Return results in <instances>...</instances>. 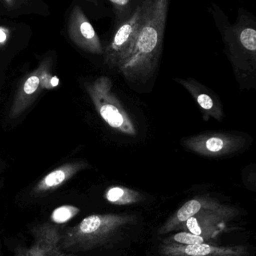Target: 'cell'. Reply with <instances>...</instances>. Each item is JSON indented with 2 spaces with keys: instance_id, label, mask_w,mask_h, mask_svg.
Wrapping results in <instances>:
<instances>
[{
  "instance_id": "cell-14",
  "label": "cell",
  "mask_w": 256,
  "mask_h": 256,
  "mask_svg": "<svg viewBox=\"0 0 256 256\" xmlns=\"http://www.w3.org/2000/svg\"><path fill=\"white\" fill-rule=\"evenodd\" d=\"M174 240L179 243L184 244L192 245L200 244H203L204 239L199 236L190 234V233L180 232L174 236Z\"/></svg>"
},
{
  "instance_id": "cell-9",
  "label": "cell",
  "mask_w": 256,
  "mask_h": 256,
  "mask_svg": "<svg viewBox=\"0 0 256 256\" xmlns=\"http://www.w3.org/2000/svg\"><path fill=\"white\" fill-rule=\"evenodd\" d=\"M233 33L236 36L239 44L248 52L255 56L256 52V31L255 24H251L250 20L241 18L235 26Z\"/></svg>"
},
{
  "instance_id": "cell-12",
  "label": "cell",
  "mask_w": 256,
  "mask_h": 256,
  "mask_svg": "<svg viewBox=\"0 0 256 256\" xmlns=\"http://www.w3.org/2000/svg\"><path fill=\"white\" fill-rule=\"evenodd\" d=\"M79 210L73 206H65L58 208L53 213L52 218L57 222H64L78 213Z\"/></svg>"
},
{
  "instance_id": "cell-15",
  "label": "cell",
  "mask_w": 256,
  "mask_h": 256,
  "mask_svg": "<svg viewBox=\"0 0 256 256\" xmlns=\"http://www.w3.org/2000/svg\"><path fill=\"white\" fill-rule=\"evenodd\" d=\"M196 98L197 102H198L199 106L202 108L204 110L207 112H212L214 109V102L213 99L208 96V94H204V93H201V94H197L195 96Z\"/></svg>"
},
{
  "instance_id": "cell-5",
  "label": "cell",
  "mask_w": 256,
  "mask_h": 256,
  "mask_svg": "<svg viewBox=\"0 0 256 256\" xmlns=\"http://www.w3.org/2000/svg\"><path fill=\"white\" fill-rule=\"evenodd\" d=\"M68 32L71 40L81 49L90 54H103L97 33L79 6H75L71 13Z\"/></svg>"
},
{
  "instance_id": "cell-17",
  "label": "cell",
  "mask_w": 256,
  "mask_h": 256,
  "mask_svg": "<svg viewBox=\"0 0 256 256\" xmlns=\"http://www.w3.org/2000/svg\"><path fill=\"white\" fill-rule=\"evenodd\" d=\"M186 224H187L188 228L192 234H195V236H200L201 234V230L198 226L196 218L192 216L186 220Z\"/></svg>"
},
{
  "instance_id": "cell-18",
  "label": "cell",
  "mask_w": 256,
  "mask_h": 256,
  "mask_svg": "<svg viewBox=\"0 0 256 256\" xmlns=\"http://www.w3.org/2000/svg\"><path fill=\"white\" fill-rule=\"evenodd\" d=\"M9 32L8 28L0 26V46L4 45L9 39Z\"/></svg>"
},
{
  "instance_id": "cell-1",
  "label": "cell",
  "mask_w": 256,
  "mask_h": 256,
  "mask_svg": "<svg viewBox=\"0 0 256 256\" xmlns=\"http://www.w3.org/2000/svg\"><path fill=\"white\" fill-rule=\"evenodd\" d=\"M142 1V19L133 46L117 66L127 78L144 76L153 72L163 42L169 0Z\"/></svg>"
},
{
  "instance_id": "cell-7",
  "label": "cell",
  "mask_w": 256,
  "mask_h": 256,
  "mask_svg": "<svg viewBox=\"0 0 256 256\" xmlns=\"http://www.w3.org/2000/svg\"><path fill=\"white\" fill-rule=\"evenodd\" d=\"M44 68V61L37 69L29 74L18 88L9 112L11 118H15L23 114L37 98L43 90L41 86V74Z\"/></svg>"
},
{
  "instance_id": "cell-3",
  "label": "cell",
  "mask_w": 256,
  "mask_h": 256,
  "mask_svg": "<svg viewBox=\"0 0 256 256\" xmlns=\"http://www.w3.org/2000/svg\"><path fill=\"white\" fill-rule=\"evenodd\" d=\"M143 15V1L138 0L133 12L119 24L114 37L104 50L105 62L111 67H117L129 55Z\"/></svg>"
},
{
  "instance_id": "cell-16",
  "label": "cell",
  "mask_w": 256,
  "mask_h": 256,
  "mask_svg": "<svg viewBox=\"0 0 256 256\" xmlns=\"http://www.w3.org/2000/svg\"><path fill=\"white\" fill-rule=\"evenodd\" d=\"M115 8L117 12H120V15H122L123 12H126L129 8L131 0H109Z\"/></svg>"
},
{
  "instance_id": "cell-6",
  "label": "cell",
  "mask_w": 256,
  "mask_h": 256,
  "mask_svg": "<svg viewBox=\"0 0 256 256\" xmlns=\"http://www.w3.org/2000/svg\"><path fill=\"white\" fill-rule=\"evenodd\" d=\"M60 228L53 224H44L32 230L33 240L30 246H20L14 256H48L60 250Z\"/></svg>"
},
{
  "instance_id": "cell-13",
  "label": "cell",
  "mask_w": 256,
  "mask_h": 256,
  "mask_svg": "<svg viewBox=\"0 0 256 256\" xmlns=\"http://www.w3.org/2000/svg\"><path fill=\"white\" fill-rule=\"evenodd\" d=\"M185 252L190 256H206L211 252V248L204 244L188 245L185 249Z\"/></svg>"
},
{
  "instance_id": "cell-8",
  "label": "cell",
  "mask_w": 256,
  "mask_h": 256,
  "mask_svg": "<svg viewBox=\"0 0 256 256\" xmlns=\"http://www.w3.org/2000/svg\"><path fill=\"white\" fill-rule=\"evenodd\" d=\"M87 166V164L82 161L64 164L46 174L35 186L33 192L39 195L55 190L70 180L78 172L84 170Z\"/></svg>"
},
{
  "instance_id": "cell-20",
  "label": "cell",
  "mask_w": 256,
  "mask_h": 256,
  "mask_svg": "<svg viewBox=\"0 0 256 256\" xmlns=\"http://www.w3.org/2000/svg\"><path fill=\"white\" fill-rule=\"evenodd\" d=\"M4 2L9 6H13L15 4V0H4Z\"/></svg>"
},
{
  "instance_id": "cell-4",
  "label": "cell",
  "mask_w": 256,
  "mask_h": 256,
  "mask_svg": "<svg viewBox=\"0 0 256 256\" xmlns=\"http://www.w3.org/2000/svg\"><path fill=\"white\" fill-rule=\"evenodd\" d=\"M186 146L195 153L204 156H219L238 150L243 138L225 134H208L186 140Z\"/></svg>"
},
{
  "instance_id": "cell-21",
  "label": "cell",
  "mask_w": 256,
  "mask_h": 256,
  "mask_svg": "<svg viewBox=\"0 0 256 256\" xmlns=\"http://www.w3.org/2000/svg\"></svg>"
},
{
  "instance_id": "cell-11",
  "label": "cell",
  "mask_w": 256,
  "mask_h": 256,
  "mask_svg": "<svg viewBox=\"0 0 256 256\" xmlns=\"http://www.w3.org/2000/svg\"><path fill=\"white\" fill-rule=\"evenodd\" d=\"M132 192L130 190L120 186H114L110 188L106 194V198L111 202H119L121 201H128L132 196Z\"/></svg>"
},
{
  "instance_id": "cell-10",
  "label": "cell",
  "mask_w": 256,
  "mask_h": 256,
  "mask_svg": "<svg viewBox=\"0 0 256 256\" xmlns=\"http://www.w3.org/2000/svg\"><path fill=\"white\" fill-rule=\"evenodd\" d=\"M201 208V203L196 200H190L185 203L177 212V216L181 222L187 220L189 218L196 214Z\"/></svg>"
},
{
  "instance_id": "cell-2",
  "label": "cell",
  "mask_w": 256,
  "mask_h": 256,
  "mask_svg": "<svg viewBox=\"0 0 256 256\" xmlns=\"http://www.w3.org/2000/svg\"><path fill=\"white\" fill-rule=\"evenodd\" d=\"M111 86L110 79L102 76L87 84L86 88L96 110L110 127L123 134L135 135V126L124 108L111 93Z\"/></svg>"
},
{
  "instance_id": "cell-19",
  "label": "cell",
  "mask_w": 256,
  "mask_h": 256,
  "mask_svg": "<svg viewBox=\"0 0 256 256\" xmlns=\"http://www.w3.org/2000/svg\"><path fill=\"white\" fill-rule=\"evenodd\" d=\"M48 256H75V254H69V252H64V251H62L61 250H59L56 251V252H53L52 254L49 255Z\"/></svg>"
}]
</instances>
